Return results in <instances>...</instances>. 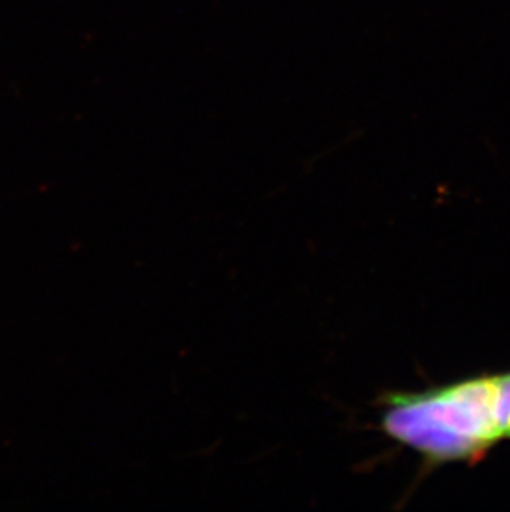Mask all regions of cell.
Listing matches in <instances>:
<instances>
[{
    "label": "cell",
    "mask_w": 510,
    "mask_h": 512,
    "mask_svg": "<svg viewBox=\"0 0 510 512\" xmlns=\"http://www.w3.org/2000/svg\"><path fill=\"white\" fill-rule=\"evenodd\" d=\"M380 430L423 459L424 471L477 463L510 441V372L477 375L423 392H385Z\"/></svg>",
    "instance_id": "6da1fadb"
}]
</instances>
